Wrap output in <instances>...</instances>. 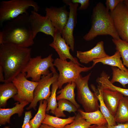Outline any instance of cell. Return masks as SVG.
I'll return each mask as SVG.
<instances>
[{
  "label": "cell",
  "mask_w": 128,
  "mask_h": 128,
  "mask_svg": "<svg viewBox=\"0 0 128 128\" xmlns=\"http://www.w3.org/2000/svg\"><path fill=\"white\" fill-rule=\"evenodd\" d=\"M31 51L29 47L9 44H0V66L4 71V82H12L22 72L31 58Z\"/></svg>",
  "instance_id": "obj_1"
},
{
  "label": "cell",
  "mask_w": 128,
  "mask_h": 128,
  "mask_svg": "<svg viewBox=\"0 0 128 128\" xmlns=\"http://www.w3.org/2000/svg\"><path fill=\"white\" fill-rule=\"evenodd\" d=\"M29 15L24 14L7 21L0 32V44H11L23 48L33 45Z\"/></svg>",
  "instance_id": "obj_2"
},
{
  "label": "cell",
  "mask_w": 128,
  "mask_h": 128,
  "mask_svg": "<svg viewBox=\"0 0 128 128\" xmlns=\"http://www.w3.org/2000/svg\"><path fill=\"white\" fill-rule=\"evenodd\" d=\"M106 35L111 36L114 39L120 38L109 11L102 3L99 2L93 9L91 28L83 38L86 41H89L98 36Z\"/></svg>",
  "instance_id": "obj_3"
},
{
  "label": "cell",
  "mask_w": 128,
  "mask_h": 128,
  "mask_svg": "<svg viewBox=\"0 0 128 128\" xmlns=\"http://www.w3.org/2000/svg\"><path fill=\"white\" fill-rule=\"evenodd\" d=\"M30 7L37 12L39 7L37 3L32 0H11L0 2V23L15 18L24 14H28L27 11Z\"/></svg>",
  "instance_id": "obj_4"
},
{
  "label": "cell",
  "mask_w": 128,
  "mask_h": 128,
  "mask_svg": "<svg viewBox=\"0 0 128 128\" xmlns=\"http://www.w3.org/2000/svg\"><path fill=\"white\" fill-rule=\"evenodd\" d=\"M91 73V72L84 77L80 74L74 81L77 90V101L82 105L84 111L87 112H94L99 109L98 98L88 85Z\"/></svg>",
  "instance_id": "obj_5"
},
{
  "label": "cell",
  "mask_w": 128,
  "mask_h": 128,
  "mask_svg": "<svg viewBox=\"0 0 128 128\" xmlns=\"http://www.w3.org/2000/svg\"><path fill=\"white\" fill-rule=\"evenodd\" d=\"M52 54L42 58L41 56L31 58L25 67L22 72L26 73V78H31L32 81L39 82L43 76H46L50 73V69L53 73H57L54 67V60Z\"/></svg>",
  "instance_id": "obj_6"
},
{
  "label": "cell",
  "mask_w": 128,
  "mask_h": 128,
  "mask_svg": "<svg viewBox=\"0 0 128 128\" xmlns=\"http://www.w3.org/2000/svg\"><path fill=\"white\" fill-rule=\"evenodd\" d=\"M53 64L59 73L57 80L59 89H61L65 83L74 82L81 73L87 72L94 67L92 65L82 67L72 61H68L58 58L54 60Z\"/></svg>",
  "instance_id": "obj_7"
},
{
  "label": "cell",
  "mask_w": 128,
  "mask_h": 128,
  "mask_svg": "<svg viewBox=\"0 0 128 128\" xmlns=\"http://www.w3.org/2000/svg\"><path fill=\"white\" fill-rule=\"evenodd\" d=\"M26 74L21 72L15 77L12 82L18 90L17 93L13 97L19 103L26 101L31 103L33 99L34 91L38 82L30 81L26 78Z\"/></svg>",
  "instance_id": "obj_8"
},
{
  "label": "cell",
  "mask_w": 128,
  "mask_h": 128,
  "mask_svg": "<svg viewBox=\"0 0 128 128\" xmlns=\"http://www.w3.org/2000/svg\"><path fill=\"white\" fill-rule=\"evenodd\" d=\"M59 75L57 73H53L51 72L47 75L41 76L34 91L33 100L26 108L27 110L33 108L36 110V107L39 101L48 99L51 93L50 87L57 80Z\"/></svg>",
  "instance_id": "obj_9"
},
{
  "label": "cell",
  "mask_w": 128,
  "mask_h": 128,
  "mask_svg": "<svg viewBox=\"0 0 128 128\" xmlns=\"http://www.w3.org/2000/svg\"><path fill=\"white\" fill-rule=\"evenodd\" d=\"M123 1L110 13L120 37L128 42V9Z\"/></svg>",
  "instance_id": "obj_10"
},
{
  "label": "cell",
  "mask_w": 128,
  "mask_h": 128,
  "mask_svg": "<svg viewBox=\"0 0 128 128\" xmlns=\"http://www.w3.org/2000/svg\"><path fill=\"white\" fill-rule=\"evenodd\" d=\"M29 17L33 39L40 32L54 37L56 29L51 21L46 16H42L33 10L31 11Z\"/></svg>",
  "instance_id": "obj_11"
},
{
  "label": "cell",
  "mask_w": 128,
  "mask_h": 128,
  "mask_svg": "<svg viewBox=\"0 0 128 128\" xmlns=\"http://www.w3.org/2000/svg\"><path fill=\"white\" fill-rule=\"evenodd\" d=\"M63 2L69 6V12L68 20L61 35L67 44L74 51V40L73 36L74 28L77 22V8L78 4L73 3L70 0H64Z\"/></svg>",
  "instance_id": "obj_12"
},
{
  "label": "cell",
  "mask_w": 128,
  "mask_h": 128,
  "mask_svg": "<svg viewBox=\"0 0 128 128\" xmlns=\"http://www.w3.org/2000/svg\"><path fill=\"white\" fill-rule=\"evenodd\" d=\"M46 16L51 21L55 29L61 34L68 20L69 12L64 5L57 8L54 7L45 8Z\"/></svg>",
  "instance_id": "obj_13"
},
{
  "label": "cell",
  "mask_w": 128,
  "mask_h": 128,
  "mask_svg": "<svg viewBox=\"0 0 128 128\" xmlns=\"http://www.w3.org/2000/svg\"><path fill=\"white\" fill-rule=\"evenodd\" d=\"M53 39V41L49 46L55 50L60 59L64 60L69 59L80 66L84 67L80 64L77 59L71 54L70 52V47L67 44L61 33L56 29Z\"/></svg>",
  "instance_id": "obj_14"
},
{
  "label": "cell",
  "mask_w": 128,
  "mask_h": 128,
  "mask_svg": "<svg viewBox=\"0 0 128 128\" xmlns=\"http://www.w3.org/2000/svg\"><path fill=\"white\" fill-rule=\"evenodd\" d=\"M105 52L104 42L101 41L98 42L95 46L91 50L85 51H78L76 56L81 63L87 64L95 59L108 56Z\"/></svg>",
  "instance_id": "obj_15"
},
{
  "label": "cell",
  "mask_w": 128,
  "mask_h": 128,
  "mask_svg": "<svg viewBox=\"0 0 128 128\" xmlns=\"http://www.w3.org/2000/svg\"><path fill=\"white\" fill-rule=\"evenodd\" d=\"M101 90L102 91L103 98L105 105L114 117L119 102L124 96L119 92L109 89Z\"/></svg>",
  "instance_id": "obj_16"
},
{
  "label": "cell",
  "mask_w": 128,
  "mask_h": 128,
  "mask_svg": "<svg viewBox=\"0 0 128 128\" xmlns=\"http://www.w3.org/2000/svg\"><path fill=\"white\" fill-rule=\"evenodd\" d=\"M29 103L25 101L19 103L18 102L15 103V106L10 108H0V124L4 125L10 123V119L14 114H17L20 117L23 112L24 108Z\"/></svg>",
  "instance_id": "obj_17"
},
{
  "label": "cell",
  "mask_w": 128,
  "mask_h": 128,
  "mask_svg": "<svg viewBox=\"0 0 128 128\" xmlns=\"http://www.w3.org/2000/svg\"><path fill=\"white\" fill-rule=\"evenodd\" d=\"M109 77L104 71L101 73L96 80L98 84V88L101 89H108L119 92L125 96L128 97V88L126 89L114 85L109 80Z\"/></svg>",
  "instance_id": "obj_18"
},
{
  "label": "cell",
  "mask_w": 128,
  "mask_h": 128,
  "mask_svg": "<svg viewBox=\"0 0 128 128\" xmlns=\"http://www.w3.org/2000/svg\"><path fill=\"white\" fill-rule=\"evenodd\" d=\"M18 93V90L12 82H4L0 85V107L4 108L8 100Z\"/></svg>",
  "instance_id": "obj_19"
},
{
  "label": "cell",
  "mask_w": 128,
  "mask_h": 128,
  "mask_svg": "<svg viewBox=\"0 0 128 128\" xmlns=\"http://www.w3.org/2000/svg\"><path fill=\"white\" fill-rule=\"evenodd\" d=\"M91 87L98 98L100 111L106 119L108 127L116 125L114 117L111 114L104 101L101 90L98 88H96L93 84L91 85Z\"/></svg>",
  "instance_id": "obj_20"
},
{
  "label": "cell",
  "mask_w": 128,
  "mask_h": 128,
  "mask_svg": "<svg viewBox=\"0 0 128 128\" xmlns=\"http://www.w3.org/2000/svg\"><path fill=\"white\" fill-rule=\"evenodd\" d=\"M121 55L119 52L116 51L114 54L111 56H108L102 58L94 59L92 65L94 67L98 63H101L103 64L109 65L117 67L120 69L128 71V69L125 68L121 59Z\"/></svg>",
  "instance_id": "obj_21"
},
{
  "label": "cell",
  "mask_w": 128,
  "mask_h": 128,
  "mask_svg": "<svg viewBox=\"0 0 128 128\" xmlns=\"http://www.w3.org/2000/svg\"><path fill=\"white\" fill-rule=\"evenodd\" d=\"M76 87V85L74 82L68 83L63 88L57 92V94H59L56 96L57 100L58 101L62 99L68 100L72 103L78 109L80 106L75 99L74 91Z\"/></svg>",
  "instance_id": "obj_22"
},
{
  "label": "cell",
  "mask_w": 128,
  "mask_h": 128,
  "mask_svg": "<svg viewBox=\"0 0 128 128\" xmlns=\"http://www.w3.org/2000/svg\"><path fill=\"white\" fill-rule=\"evenodd\" d=\"M78 111L83 118L91 125H101L107 124L106 119L99 110L89 112H85L82 110H78Z\"/></svg>",
  "instance_id": "obj_23"
},
{
  "label": "cell",
  "mask_w": 128,
  "mask_h": 128,
  "mask_svg": "<svg viewBox=\"0 0 128 128\" xmlns=\"http://www.w3.org/2000/svg\"><path fill=\"white\" fill-rule=\"evenodd\" d=\"M75 116L66 119L60 118L46 114L42 123L50 125L54 128H64L67 125L70 124L74 120Z\"/></svg>",
  "instance_id": "obj_24"
},
{
  "label": "cell",
  "mask_w": 128,
  "mask_h": 128,
  "mask_svg": "<svg viewBox=\"0 0 128 128\" xmlns=\"http://www.w3.org/2000/svg\"><path fill=\"white\" fill-rule=\"evenodd\" d=\"M114 118L116 122H128V97L123 96L120 100Z\"/></svg>",
  "instance_id": "obj_25"
},
{
  "label": "cell",
  "mask_w": 128,
  "mask_h": 128,
  "mask_svg": "<svg viewBox=\"0 0 128 128\" xmlns=\"http://www.w3.org/2000/svg\"><path fill=\"white\" fill-rule=\"evenodd\" d=\"M47 103V100H42L39 101V105L37 112L29 122L31 128H39L41 125L46 117Z\"/></svg>",
  "instance_id": "obj_26"
},
{
  "label": "cell",
  "mask_w": 128,
  "mask_h": 128,
  "mask_svg": "<svg viewBox=\"0 0 128 128\" xmlns=\"http://www.w3.org/2000/svg\"><path fill=\"white\" fill-rule=\"evenodd\" d=\"M57 103V107L52 114L58 117L66 116L64 112V111H67L69 113L71 112L75 113L78 109L72 103L66 99L60 100L58 101Z\"/></svg>",
  "instance_id": "obj_27"
},
{
  "label": "cell",
  "mask_w": 128,
  "mask_h": 128,
  "mask_svg": "<svg viewBox=\"0 0 128 128\" xmlns=\"http://www.w3.org/2000/svg\"><path fill=\"white\" fill-rule=\"evenodd\" d=\"M112 40L115 45L116 50L118 51L120 54L123 65L128 69V42L120 38L112 39Z\"/></svg>",
  "instance_id": "obj_28"
},
{
  "label": "cell",
  "mask_w": 128,
  "mask_h": 128,
  "mask_svg": "<svg viewBox=\"0 0 128 128\" xmlns=\"http://www.w3.org/2000/svg\"><path fill=\"white\" fill-rule=\"evenodd\" d=\"M112 76L111 82L113 83L118 82L120 83L123 87L128 84V71L121 70L116 67L111 66Z\"/></svg>",
  "instance_id": "obj_29"
},
{
  "label": "cell",
  "mask_w": 128,
  "mask_h": 128,
  "mask_svg": "<svg viewBox=\"0 0 128 128\" xmlns=\"http://www.w3.org/2000/svg\"><path fill=\"white\" fill-rule=\"evenodd\" d=\"M58 88L57 80L52 84L51 94L47 100L48 103L46 111L47 113L50 110V112L53 114L57 107L56 91Z\"/></svg>",
  "instance_id": "obj_30"
},
{
  "label": "cell",
  "mask_w": 128,
  "mask_h": 128,
  "mask_svg": "<svg viewBox=\"0 0 128 128\" xmlns=\"http://www.w3.org/2000/svg\"><path fill=\"white\" fill-rule=\"evenodd\" d=\"M91 125L82 117L79 113L75 116L73 121L64 128H88Z\"/></svg>",
  "instance_id": "obj_31"
},
{
  "label": "cell",
  "mask_w": 128,
  "mask_h": 128,
  "mask_svg": "<svg viewBox=\"0 0 128 128\" xmlns=\"http://www.w3.org/2000/svg\"><path fill=\"white\" fill-rule=\"evenodd\" d=\"M123 0H106L105 4L106 9L110 12L112 11L120 3L123 1Z\"/></svg>",
  "instance_id": "obj_32"
},
{
  "label": "cell",
  "mask_w": 128,
  "mask_h": 128,
  "mask_svg": "<svg viewBox=\"0 0 128 128\" xmlns=\"http://www.w3.org/2000/svg\"><path fill=\"white\" fill-rule=\"evenodd\" d=\"M70 1L73 3H79L80 6L78 9L79 10H85L87 9L89 5V0H71Z\"/></svg>",
  "instance_id": "obj_33"
},
{
  "label": "cell",
  "mask_w": 128,
  "mask_h": 128,
  "mask_svg": "<svg viewBox=\"0 0 128 128\" xmlns=\"http://www.w3.org/2000/svg\"><path fill=\"white\" fill-rule=\"evenodd\" d=\"M32 117L31 111H26L25 112V116L22 128H23L25 125L29 122L30 119Z\"/></svg>",
  "instance_id": "obj_34"
},
{
  "label": "cell",
  "mask_w": 128,
  "mask_h": 128,
  "mask_svg": "<svg viewBox=\"0 0 128 128\" xmlns=\"http://www.w3.org/2000/svg\"><path fill=\"white\" fill-rule=\"evenodd\" d=\"M108 128H128V122L118 123L117 125L108 127Z\"/></svg>",
  "instance_id": "obj_35"
},
{
  "label": "cell",
  "mask_w": 128,
  "mask_h": 128,
  "mask_svg": "<svg viewBox=\"0 0 128 128\" xmlns=\"http://www.w3.org/2000/svg\"><path fill=\"white\" fill-rule=\"evenodd\" d=\"M0 81L2 82H5V77L3 69L0 66Z\"/></svg>",
  "instance_id": "obj_36"
},
{
  "label": "cell",
  "mask_w": 128,
  "mask_h": 128,
  "mask_svg": "<svg viewBox=\"0 0 128 128\" xmlns=\"http://www.w3.org/2000/svg\"><path fill=\"white\" fill-rule=\"evenodd\" d=\"M88 128H108L107 124L101 125L93 124L91 125Z\"/></svg>",
  "instance_id": "obj_37"
},
{
  "label": "cell",
  "mask_w": 128,
  "mask_h": 128,
  "mask_svg": "<svg viewBox=\"0 0 128 128\" xmlns=\"http://www.w3.org/2000/svg\"><path fill=\"white\" fill-rule=\"evenodd\" d=\"M39 128H54L53 127L48 125L44 124H41Z\"/></svg>",
  "instance_id": "obj_38"
},
{
  "label": "cell",
  "mask_w": 128,
  "mask_h": 128,
  "mask_svg": "<svg viewBox=\"0 0 128 128\" xmlns=\"http://www.w3.org/2000/svg\"><path fill=\"white\" fill-rule=\"evenodd\" d=\"M23 128H31V127L30 124L28 123L26 124Z\"/></svg>",
  "instance_id": "obj_39"
},
{
  "label": "cell",
  "mask_w": 128,
  "mask_h": 128,
  "mask_svg": "<svg viewBox=\"0 0 128 128\" xmlns=\"http://www.w3.org/2000/svg\"><path fill=\"white\" fill-rule=\"evenodd\" d=\"M123 2L128 9V0H123Z\"/></svg>",
  "instance_id": "obj_40"
}]
</instances>
